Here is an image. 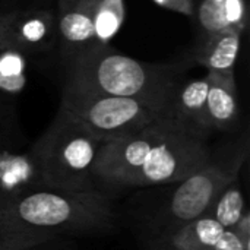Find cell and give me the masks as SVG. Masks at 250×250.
Wrapping results in <instances>:
<instances>
[{
  "label": "cell",
  "mask_w": 250,
  "mask_h": 250,
  "mask_svg": "<svg viewBox=\"0 0 250 250\" xmlns=\"http://www.w3.org/2000/svg\"><path fill=\"white\" fill-rule=\"evenodd\" d=\"M224 230L211 217L201 215L157 236L151 250H209Z\"/></svg>",
  "instance_id": "30bf717a"
},
{
  "label": "cell",
  "mask_w": 250,
  "mask_h": 250,
  "mask_svg": "<svg viewBox=\"0 0 250 250\" xmlns=\"http://www.w3.org/2000/svg\"><path fill=\"white\" fill-rule=\"evenodd\" d=\"M21 250H73V243L66 240V236H57L51 240L34 245L31 248H25Z\"/></svg>",
  "instance_id": "44dd1931"
},
{
  "label": "cell",
  "mask_w": 250,
  "mask_h": 250,
  "mask_svg": "<svg viewBox=\"0 0 250 250\" xmlns=\"http://www.w3.org/2000/svg\"><path fill=\"white\" fill-rule=\"evenodd\" d=\"M44 188L29 148L23 152L3 146L0 149V201Z\"/></svg>",
  "instance_id": "7c38bea8"
},
{
  "label": "cell",
  "mask_w": 250,
  "mask_h": 250,
  "mask_svg": "<svg viewBox=\"0 0 250 250\" xmlns=\"http://www.w3.org/2000/svg\"><path fill=\"white\" fill-rule=\"evenodd\" d=\"M195 18L204 32V38L229 28L223 18L220 3H215L214 0H198Z\"/></svg>",
  "instance_id": "e0dca14e"
},
{
  "label": "cell",
  "mask_w": 250,
  "mask_h": 250,
  "mask_svg": "<svg viewBox=\"0 0 250 250\" xmlns=\"http://www.w3.org/2000/svg\"><path fill=\"white\" fill-rule=\"evenodd\" d=\"M66 82L116 97L138 100L155 110L171 113L183 69L176 64H152L94 47L64 60Z\"/></svg>",
  "instance_id": "6da1fadb"
},
{
  "label": "cell",
  "mask_w": 250,
  "mask_h": 250,
  "mask_svg": "<svg viewBox=\"0 0 250 250\" xmlns=\"http://www.w3.org/2000/svg\"><path fill=\"white\" fill-rule=\"evenodd\" d=\"M242 34L236 28H226L217 34L205 37L196 53V60L208 72L234 75V66L240 54Z\"/></svg>",
  "instance_id": "4fadbf2b"
},
{
  "label": "cell",
  "mask_w": 250,
  "mask_h": 250,
  "mask_svg": "<svg viewBox=\"0 0 250 250\" xmlns=\"http://www.w3.org/2000/svg\"><path fill=\"white\" fill-rule=\"evenodd\" d=\"M209 250H250L242 242V239L236 234L233 229H226L217 243Z\"/></svg>",
  "instance_id": "ffe728a7"
},
{
  "label": "cell",
  "mask_w": 250,
  "mask_h": 250,
  "mask_svg": "<svg viewBox=\"0 0 250 250\" xmlns=\"http://www.w3.org/2000/svg\"><path fill=\"white\" fill-rule=\"evenodd\" d=\"M101 145L103 141L59 108L29 151L44 188L88 192L98 189L94 170Z\"/></svg>",
  "instance_id": "3957f363"
},
{
  "label": "cell",
  "mask_w": 250,
  "mask_h": 250,
  "mask_svg": "<svg viewBox=\"0 0 250 250\" xmlns=\"http://www.w3.org/2000/svg\"><path fill=\"white\" fill-rule=\"evenodd\" d=\"M26 70V54L10 47H3L0 50V92L9 95L21 94L28 82Z\"/></svg>",
  "instance_id": "9a60e30c"
},
{
  "label": "cell",
  "mask_w": 250,
  "mask_h": 250,
  "mask_svg": "<svg viewBox=\"0 0 250 250\" xmlns=\"http://www.w3.org/2000/svg\"><path fill=\"white\" fill-rule=\"evenodd\" d=\"M220 9L226 23L243 32L249 22V12L246 0H223Z\"/></svg>",
  "instance_id": "ac0fdd59"
},
{
  "label": "cell",
  "mask_w": 250,
  "mask_h": 250,
  "mask_svg": "<svg viewBox=\"0 0 250 250\" xmlns=\"http://www.w3.org/2000/svg\"><path fill=\"white\" fill-rule=\"evenodd\" d=\"M60 108L103 142L136 132L171 114L133 98L97 92L66 81L63 83Z\"/></svg>",
  "instance_id": "277c9868"
},
{
  "label": "cell",
  "mask_w": 250,
  "mask_h": 250,
  "mask_svg": "<svg viewBox=\"0 0 250 250\" xmlns=\"http://www.w3.org/2000/svg\"><path fill=\"white\" fill-rule=\"evenodd\" d=\"M0 218L57 236L107 233L116 224L113 204L101 189L23 192L0 201Z\"/></svg>",
  "instance_id": "7a4b0ae2"
},
{
  "label": "cell",
  "mask_w": 250,
  "mask_h": 250,
  "mask_svg": "<svg viewBox=\"0 0 250 250\" xmlns=\"http://www.w3.org/2000/svg\"><path fill=\"white\" fill-rule=\"evenodd\" d=\"M246 211L248 207L243 192L239 185V179H236L215 198L205 215L215 220L224 229H233Z\"/></svg>",
  "instance_id": "5bb4252c"
},
{
  "label": "cell",
  "mask_w": 250,
  "mask_h": 250,
  "mask_svg": "<svg viewBox=\"0 0 250 250\" xmlns=\"http://www.w3.org/2000/svg\"><path fill=\"white\" fill-rule=\"evenodd\" d=\"M211 155L207 139L188 129L173 116L126 188L179 183L202 167Z\"/></svg>",
  "instance_id": "5b68a950"
},
{
  "label": "cell",
  "mask_w": 250,
  "mask_h": 250,
  "mask_svg": "<svg viewBox=\"0 0 250 250\" xmlns=\"http://www.w3.org/2000/svg\"><path fill=\"white\" fill-rule=\"evenodd\" d=\"M207 116L212 132L233 130L240 117L239 94L234 75L208 72Z\"/></svg>",
  "instance_id": "9c48e42d"
},
{
  "label": "cell",
  "mask_w": 250,
  "mask_h": 250,
  "mask_svg": "<svg viewBox=\"0 0 250 250\" xmlns=\"http://www.w3.org/2000/svg\"><path fill=\"white\" fill-rule=\"evenodd\" d=\"M3 146H6V144H4V138H3V135H1V130H0V149H1Z\"/></svg>",
  "instance_id": "603a6c76"
},
{
  "label": "cell",
  "mask_w": 250,
  "mask_h": 250,
  "mask_svg": "<svg viewBox=\"0 0 250 250\" xmlns=\"http://www.w3.org/2000/svg\"><path fill=\"white\" fill-rule=\"evenodd\" d=\"M152 1L167 10L180 13L188 18H195L196 4H198V0H152Z\"/></svg>",
  "instance_id": "d6986e66"
},
{
  "label": "cell",
  "mask_w": 250,
  "mask_h": 250,
  "mask_svg": "<svg viewBox=\"0 0 250 250\" xmlns=\"http://www.w3.org/2000/svg\"><path fill=\"white\" fill-rule=\"evenodd\" d=\"M214 1H215V3H221L223 0H214Z\"/></svg>",
  "instance_id": "cb8c5ba5"
},
{
  "label": "cell",
  "mask_w": 250,
  "mask_h": 250,
  "mask_svg": "<svg viewBox=\"0 0 250 250\" xmlns=\"http://www.w3.org/2000/svg\"><path fill=\"white\" fill-rule=\"evenodd\" d=\"M245 160L246 154H234L224 160L211 155L202 167L182 182L174 183V190L157 217V226L161 229L158 236L183 223L205 215L224 188L239 179Z\"/></svg>",
  "instance_id": "52a82bcc"
},
{
  "label": "cell",
  "mask_w": 250,
  "mask_h": 250,
  "mask_svg": "<svg viewBox=\"0 0 250 250\" xmlns=\"http://www.w3.org/2000/svg\"><path fill=\"white\" fill-rule=\"evenodd\" d=\"M208 78L182 82L171 103V114L196 135L208 139L212 132L207 116Z\"/></svg>",
  "instance_id": "8fae6325"
},
{
  "label": "cell",
  "mask_w": 250,
  "mask_h": 250,
  "mask_svg": "<svg viewBox=\"0 0 250 250\" xmlns=\"http://www.w3.org/2000/svg\"><path fill=\"white\" fill-rule=\"evenodd\" d=\"M236 234L242 239L243 245L250 249V212L249 209L242 215V218L233 227Z\"/></svg>",
  "instance_id": "7402d4cb"
},
{
  "label": "cell",
  "mask_w": 250,
  "mask_h": 250,
  "mask_svg": "<svg viewBox=\"0 0 250 250\" xmlns=\"http://www.w3.org/2000/svg\"><path fill=\"white\" fill-rule=\"evenodd\" d=\"M57 237V234L26 229L0 218V250H21Z\"/></svg>",
  "instance_id": "2e32d148"
},
{
  "label": "cell",
  "mask_w": 250,
  "mask_h": 250,
  "mask_svg": "<svg viewBox=\"0 0 250 250\" xmlns=\"http://www.w3.org/2000/svg\"><path fill=\"white\" fill-rule=\"evenodd\" d=\"M3 48V45H1V38H0V50Z\"/></svg>",
  "instance_id": "d4e9b609"
},
{
  "label": "cell",
  "mask_w": 250,
  "mask_h": 250,
  "mask_svg": "<svg viewBox=\"0 0 250 250\" xmlns=\"http://www.w3.org/2000/svg\"><path fill=\"white\" fill-rule=\"evenodd\" d=\"M125 18V0H59L56 19L63 59L110 45Z\"/></svg>",
  "instance_id": "8992f818"
},
{
  "label": "cell",
  "mask_w": 250,
  "mask_h": 250,
  "mask_svg": "<svg viewBox=\"0 0 250 250\" xmlns=\"http://www.w3.org/2000/svg\"><path fill=\"white\" fill-rule=\"evenodd\" d=\"M0 38L3 47L23 54L53 50L59 42L56 12L45 7H26L0 15Z\"/></svg>",
  "instance_id": "ba28073f"
}]
</instances>
